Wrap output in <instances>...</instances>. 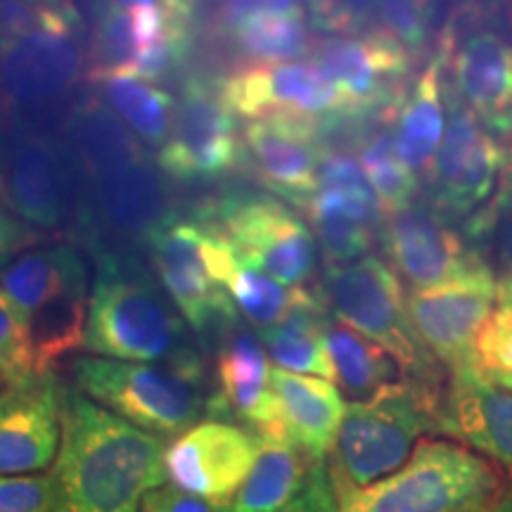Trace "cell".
I'll use <instances>...</instances> for the list:
<instances>
[{"instance_id": "cell-20", "label": "cell", "mask_w": 512, "mask_h": 512, "mask_svg": "<svg viewBox=\"0 0 512 512\" xmlns=\"http://www.w3.org/2000/svg\"><path fill=\"white\" fill-rule=\"evenodd\" d=\"M81 72L76 29H41L0 41V93L8 105H48L67 93Z\"/></svg>"}, {"instance_id": "cell-18", "label": "cell", "mask_w": 512, "mask_h": 512, "mask_svg": "<svg viewBox=\"0 0 512 512\" xmlns=\"http://www.w3.org/2000/svg\"><path fill=\"white\" fill-rule=\"evenodd\" d=\"M325 124L297 114H273L252 121L242 133L245 162L256 178L297 207H304L316 192L318 164L325 147H320Z\"/></svg>"}, {"instance_id": "cell-38", "label": "cell", "mask_w": 512, "mask_h": 512, "mask_svg": "<svg viewBox=\"0 0 512 512\" xmlns=\"http://www.w3.org/2000/svg\"><path fill=\"white\" fill-rule=\"evenodd\" d=\"M496 311L482 325L472 347V368L484 380L512 392V297H496Z\"/></svg>"}, {"instance_id": "cell-14", "label": "cell", "mask_w": 512, "mask_h": 512, "mask_svg": "<svg viewBox=\"0 0 512 512\" xmlns=\"http://www.w3.org/2000/svg\"><path fill=\"white\" fill-rule=\"evenodd\" d=\"M494 302L496 275L484 259L446 283L406 292L415 335L448 373L472 366V347Z\"/></svg>"}, {"instance_id": "cell-48", "label": "cell", "mask_w": 512, "mask_h": 512, "mask_svg": "<svg viewBox=\"0 0 512 512\" xmlns=\"http://www.w3.org/2000/svg\"><path fill=\"white\" fill-rule=\"evenodd\" d=\"M0 192H3V176H0Z\"/></svg>"}, {"instance_id": "cell-23", "label": "cell", "mask_w": 512, "mask_h": 512, "mask_svg": "<svg viewBox=\"0 0 512 512\" xmlns=\"http://www.w3.org/2000/svg\"><path fill=\"white\" fill-rule=\"evenodd\" d=\"M441 434L465 441L512 479V392L467 366L448 373Z\"/></svg>"}, {"instance_id": "cell-2", "label": "cell", "mask_w": 512, "mask_h": 512, "mask_svg": "<svg viewBox=\"0 0 512 512\" xmlns=\"http://www.w3.org/2000/svg\"><path fill=\"white\" fill-rule=\"evenodd\" d=\"M83 344L114 361L162 363L204 375V358L174 306L143 273L110 254L100 256Z\"/></svg>"}, {"instance_id": "cell-12", "label": "cell", "mask_w": 512, "mask_h": 512, "mask_svg": "<svg viewBox=\"0 0 512 512\" xmlns=\"http://www.w3.org/2000/svg\"><path fill=\"white\" fill-rule=\"evenodd\" d=\"M302 209L316 230L328 266H344L366 256L375 242V230L384 221L363 166L356 157L337 150H323L320 155L316 192Z\"/></svg>"}, {"instance_id": "cell-32", "label": "cell", "mask_w": 512, "mask_h": 512, "mask_svg": "<svg viewBox=\"0 0 512 512\" xmlns=\"http://www.w3.org/2000/svg\"><path fill=\"white\" fill-rule=\"evenodd\" d=\"M328 354L335 368V380L354 401H368L384 389L406 380L399 363L373 339L347 328L342 323H330Z\"/></svg>"}, {"instance_id": "cell-8", "label": "cell", "mask_w": 512, "mask_h": 512, "mask_svg": "<svg viewBox=\"0 0 512 512\" xmlns=\"http://www.w3.org/2000/svg\"><path fill=\"white\" fill-rule=\"evenodd\" d=\"M313 64L335 88L344 121H389L411 86L415 57L389 31L370 29L316 43Z\"/></svg>"}, {"instance_id": "cell-40", "label": "cell", "mask_w": 512, "mask_h": 512, "mask_svg": "<svg viewBox=\"0 0 512 512\" xmlns=\"http://www.w3.org/2000/svg\"><path fill=\"white\" fill-rule=\"evenodd\" d=\"M311 27L330 36H358L373 27L377 0H306Z\"/></svg>"}, {"instance_id": "cell-21", "label": "cell", "mask_w": 512, "mask_h": 512, "mask_svg": "<svg viewBox=\"0 0 512 512\" xmlns=\"http://www.w3.org/2000/svg\"><path fill=\"white\" fill-rule=\"evenodd\" d=\"M60 396L53 377L12 384L0 394V475L41 472L60 446Z\"/></svg>"}, {"instance_id": "cell-49", "label": "cell", "mask_w": 512, "mask_h": 512, "mask_svg": "<svg viewBox=\"0 0 512 512\" xmlns=\"http://www.w3.org/2000/svg\"><path fill=\"white\" fill-rule=\"evenodd\" d=\"M508 147H510V152H512V140H510V143H508Z\"/></svg>"}, {"instance_id": "cell-36", "label": "cell", "mask_w": 512, "mask_h": 512, "mask_svg": "<svg viewBox=\"0 0 512 512\" xmlns=\"http://www.w3.org/2000/svg\"><path fill=\"white\" fill-rule=\"evenodd\" d=\"M358 164L366 171L368 183L380 200L384 216L396 214V211L415 202L418 178L396 155L389 133H375V136L363 140L361 150H358Z\"/></svg>"}, {"instance_id": "cell-1", "label": "cell", "mask_w": 512, "mask_h": 512, "mask_svg": "<svg viewBox=\"0 0 512 512\" xmlns=\"http://www.w3.org/2000/svg\"><path fill=\"white\" fill-rule=\"evenodd\" d=\"M164 453L162 437L62 389L53 512H138L147 491L164 484Z\"/></svg>"}, {"instance_id": "cell-34", "label": "cell", "mask_w": 512, "mask_h": 512, "mask_svg": "<svg viewBox=\"0 0 512 512\" xmlns=\"http://www.w3.org/2000/svg\"><path fill=\"white\" fill-rule=\"evenodd\" d=\"M465 233L496 275V297H512V152L494 197L465 221Z\"/></svg>"}, {"instance_id": "cell-30", "label": "cell", "mask_w": 512, "mask_h": 512, "mask_svg": "<svg viewBox=\"0 0 512 512\" xmlns=\"http://www.w3.org/2000/svg\"><path fill=\"white\" fill-rule=\"evenodd\" d=\"M72 143L91 181L147 162L145 147L128 131L124 121L100 100L86 102L74 112Z\"/></svg>"}, {"instance_id": "cell-47", "label": "cell", "mask_w": 512, "mask_h": 512, "mask_svg": "<svg viewBox=\"0 0 512 512\" xmlns=\"http://www.w3.org/2000/svg\"><path fill=\"white\" fill-rule=\"evenodd\" d=\"M162 0H110V5L121 10H136V8H155Z\"/></svg>"}, {"instance_id": "cell-10", "label": "cell", "mask_w": 512, "mask_h": 512, "mask_svg": "<svg viewBox=\"0 0 512 512\" xmlns=\"http://www.w3.org/2000/svg\"><path fill=\"white\" fill-rule=\"evenodd\" d=\"M446 131L427 169L430 204L446 219H470L494 197L510 150L446 91Z\"/></svg>"}, {"instance_id": "cell-37", "label": "cell", "mask_w": 512, "mask_h": 512, "mask_svg": "<svg viewBox=\"0 0 512 512\" xmlns=\"http://www.w3.org/2000/svg\"><path fill=\"white\" fill-rule=\"evenodd\" d=\"M226 290L233 304H238V309L245 313L249 323L259 330H268L275 323H280L294 304V297H297V287L275 283L273 278L254 271L242 261L230 273Z\"/></svg>"}, {"instance_id": "cell-3", "label": "cell", "mask_w": 512, "mask_h": 512, "mask_svg": "<svg viewBox=\"0 0 512 512\" xmlns=\"http://www.w3.org/2000/svg\"><path fill=\"white\" fill-rule=\"evenodd\" d=\"M446 387L401 380L373 399L349 403L328 465L337 501L394 475L422 434H441Z\"/></svg>"}, {"instance_id": "cell-4", "label": "cell", "mask_w": 512, "mask_h": 512, "mask_svg": "<svg viewBox=\"0 0 512 512\" xmlns=\"http://www.w3.org/2000/svg\"><path fill=\"white\" fill-rule=\"evenodd\" d=\"M337 512H512V486L465 446L422 439L406 465L337 501Z\"/></svg>"}, {"instance_id": "cell-28", "label": "cell", "mask_w": 512, "mask_h": 512, "mask_svg": "<svg viewBox=\"0 0 512 512\" xmlns=\"http://www.w3.org/2000/svg\"><path fill=\"white\" fill-rule=\"evenodd\" d=\"M81 275H86V266L74 247H38L0 264V292L15 306L24 323L31 313Z\"/></svg>"}, {"instance_id": "cell-6", "label": "cell", "mask_w": 512, "mask_h": 512, "mask_svg": "<svg viewBox=\"0 0 512 512\" xmlns=\"http://www.w3.org/2000/svg\"><path fill=\"white\" fill-rule=\"evenodd\" d=\"M320 297L330 316L361 332L399 363L406 380L446 384L444 366L422 347L408 316L401 278L375 254L344 266H328Z\"/></svg>"}, {"instance_id": "cell-5", "label": "cell", "mask_w": 512, "mask_h": 512, "mask_svg": "<svg viewBox=\"0 0 512 512\" xmlns=\"http://www.w3.org/2000/svg\"><path fill=\"white\" fill-rule=\"evenodd\" d=\"M147 242L159 283L181 318L204 344L209 339L221 344L238 325L226 283L240 256L226 235L207 219H166Z\"/></svg>"}, {"instance_id": "cell-41", "label": "cell", "mask_w": 512, "mask_h": 512, "mask_svg": "<svg viewBox=\"0 0 512 512\" xmlns=\"http://www.w3.org/2000/svg\"><path fill=\"white\" fill-rule=\"evenodd\" d=\"M0 377L10 382V387L38 380L31 363L27 330L3 292H0Z\"/></svg>"}, {"instance_id": "cell-15", "label": "cell", "mask_w": 512, "mask_h": 512, "mask_svg": "<svg viewBox=\"0 0 512 512\" xmlns=\"http://www.w3.org/2000/svg\"><path fill=\"white\" fill-rule=\"evenodd\" d=\"M261 439L238 425L207 420L190 427L164 453L176 489L226 510L259 456Z\"/></svg>"}, {"instance_id": "cell-39", "label": "cell", "mask_w": 512, "mask_h": 512, "mask_svg": "<svg viewBox=\"0 0 512 512\" xmlns=\"http://www.w3.org/2000/svg\"><path fill=\"white\" fill-rule=\"evenodd\" d=\"M384 31H389L413 57L430 41L434 0H377Z\"/></svg>"}, {"instance_id": "cell-27", "label": "cell", "mask_w": 512, "mask_h": 512, "mask_svg": "<svg viewBox=\"0 0 512 512\" xmlns=\"http://www.w3.org/2000/svg\"><path fill=\"white\" fill-rule=\"evenodd\" d=\"M330 311L318 290L297 287V297L290 311L273 328L261 330L268 356L275 361V368L287 373H311L320 380H335L328 354V328Z\"/></svg>"}, {"instance_id": "cell-42", "label": "cell", "mask_w": 512, "mask_h": 512, "mask_svg": "<svg viewBox=\"0 0 512 512\" xmlns=\"http://www.w3.org/2000/svg\"><path fill=\"white\" fill-rule=\"evenodd\" d=\"M0 512H53V479L0 477Z\"/></svg>"}, {"instance_id": "cell-33", "label": "cell", "mask_w": 512, "mask_h": 512, "mask_svg": "<svg viewBox=\"0 0 512 512\" xmlns=\"http://www.w3.org/2000/svg\"><path fill=\"white\" fill-rule=\"evenodd\" d=\"M102 83V98L107 107L133 131L143 143L162 147L171 136L176 121L174 95L162 91L150 81L133 79V76H107Z\"/></svg>"}, {"instance_id": "cell-19", "label": "cell", "mask_w": 512, "mask_h": 512, "mask_svg": "<svg viewBox=\"0 0 512 512\" xmlns=\"http://www.w3.org/2000/svg\"><path fill=\"white\" fill-rule=\"evenodd\" d=\"M268 377L271 366L261 339L235 325L219 344L216 392L209 396L207 411L214 418L245 422L259 439L287 441Z\"/></svg>"}, {"instance_id": "cell-24", "label": "cell", "mask_w": 512, "mask_h": 512, "mask_svg": "<svg viewBox=\"0 0 512 512\" xmlns=\"http://www.w3.org/2000/svg\"><path fill=\"white\" fill-rule=\"evenodd\" d=\"M268 384L278 403L285 439L302 448L311 460L330 456L347 413V403L335 384L320 377L287 373L283 368H271Z\"/></svg>"}, {"instance_id": "cell-35", "label": "cell", "mask_w": 512, "mask_h": 512, "mask_svg": "<svg viewBox=\"0 0 512 512\" xmlns=\"http://www.w3.org/2000/svg\"><path fill=\"white\" fill-rule=\"evenodd\" d=\"M230 41L235 53L252 64L299 62L313 48L304 8L247 22Z\"/></svg>"}, {"instance_id": "cell-22", "label": "cell", "mask_w": 512, "mask_h": 512, "mask_svg": "<svg viewBox=\"0 0 512 512\" xmlns=\"http://www.w3.org/2000/svg\"><path fill=\"white\" fill-rule=\"evenodd\" d=\"M3 190L31 226L57 230L72 214L74 178L67 152L46 136L17 140L8 157Z\"/></svg>"}, {"instance_id": "cell-44", "label": "cell", "mask_w": 512, "mask_h": 512, "mask_svg": "<svg viewBox=\"0 0 512 512\" xmlns=\"http://www.w3.org/2000/svg\"><path fill=\"white\" fill-rule=\"evenodd\" d=\"M273 512H337V496L325 463L313 465L299 494Z\"/></svg>"}, {"instance_id": "cell-25", "label": "cell", "mask_w": 512, "mask_h": 512, "mask_svg": "<svg viewBox=\"0 0 512 512\" xmlns=\"http://www.w3.org/2000/svg\"><path fill=\"white\" fill-rule=\"evenodd\" d=\"M389 124H394L392 143L396 155L411 171L427 174L446 131L444 57L439 50L406 88Z\"/></svg>"}, {"instance_id": "cell-11", "label": "cell", "mask_w": 512, "mask_h": 512, "mask_svg": "<svg viewBox=\"0 0 512 512\" xmlns=\"http://www.w3.org/2000/svg\"><path fill=\"white\" fill-rule=\"evenodd\" d=\"M437 50L446 91L470 110L491 133L512 140V38L479 19H456L441 31Z\"/></svg>"}, {"instance_id": "cell-31", "label": "cell", "mask_w": 512, "mask_h": 512, "mask_svg": "<svg viewBox=\"0 0 512 512\" xmlns=\"http://www.w3.org/2000/svg\"><path fill=\"white\" fill-rule=\"evenodd\" d=\"M316 463L323 460H311L290 441L261 439L259 456L235 494L230 512H273L283 508L299 494Z\"/></svg>"}, {"instance_id": "cell-45", "label": "cell", "mask_w": 512, "mask_h": 512, "mask_svg": "<svg viewBox=\"0 0 512 512\" xmlns=\"http://www.w3.org/2000/svg\"><path fill=\"white\" fill-rule=\"evenodd\" d=\"M140 512H223L202 498L185 494L176 486H157L140 501Z\"/></svg>"}, {"instance_id": "cell-16", "label": "cell", "mask_w": 512, "mask_h": 512, "mask_svg": "<svg viewBox=\"0 0 512 512\" xmlns=\"http://www.w3.org/2000/svg\"><path fill=\"white\" fill-rule=\"evenodd\" d=\"M214 88L230 112L252 121L273 114H297L325 126L344 121L335 88L313 62L249 64L221 76Z\"/></svg>"}, {"instance_id": "cell-9", "label": "cell", "mask_w": 512, "mask_h": 512, "mask_svg": "<svg viewBox=\"0 0 512 512\" xmlns=\"http://www.w3.org/2000/svg\"><path fill=\"white\" fill-rule=\"evenodd\" d=\"M214 226L240 261L285 287H304L316 271V238L294 211L275 197L228 195L216 204Z\"/></svg>"}, {"instance_id": "cell-26", "label": "cell", "mask_w": 512, "mask_h": 512, "mask_svg": "<svg viewBox=\"0 0 512 512\" xmlns=\"http://www.w3.org/2000/svg\"><path fill=\"white\" fill-rule=\"evenodd\" d=\"M166 204V190L150 162L91 181L93 216L121 238H150L169 219Z\"/></svg>"}, {"instance_id": "cell-7", "label": "cell", "mask_w": 512, "mask_h": 512, "mask_svg": "<svg viewBox=\"0 0 512 512\" xmlns=\"http://www.w3.org/2000/svg\"><path fill=\"white\" fill-rule=\"evenodd\" d=\"M74 380L98 406L152 434L188 432L209 401L204 375L155 363L83 356L74 361Z\"/></svg>"}, {"instance_id": "cell-29", "label": "cell", "mask_w": 512, "mask_h": 512, "mask_svg": "<svg viewBox=\"0 0 512 512\" xmlns=\"http://www.w3.org/2000/svg\"><path fill=\"white\" fill-rule=\"evenodd\" d=\"M86 292L88 278L81 275L24 320L36 377H50L55 363L83 344L88 316Z\"/></svg>"}, {"instance_id": "cell-13", "label": "cell", "mask_w": 512, "mask_h": 512, "mask_svg": "<svg viewBox=\"0 0 512 512\" xmlns=\"http://www.w3.org/2000/svg\"><path fill=\"white\" fill-rule=\"evenodd\" d=\"M157 162L162 174L178 183L216 181L245 162V138L235 114L200 76L185 81L174 128Z\"/></svg>"}, {"instance_id": "cell-17", "label": "cell", "mask_w": 512, "mask_h": 512, "mask_svg": "<svg viewBox=\"0 0 512 512\" xmlns=\"http://www.w3.org/2000/svg\"><path fill=\"white\" fill-rule=\"evenodd\" d=\"M384 254L408 290H427L456 278L484 256L470 247L451 221L432 204L413 202L384 216L380 226Z\"/></svg>"}, {"instance_id": "cell-43", "label": "cell", "mask_w": 512, "mask_h": 512, "mask_svg": "<svg viewBox=\"0 0 512 512\" xmlns=\"http://www.w3.org/2000/svg\"><path fill=\"white\" fill-rule=\"evenodd\" d=\"M302 0H223L216 12V31L230 38L240 27L254 19L285 15V12L302 10Z\"/></svg>"}, {"instance_id": "cell-46", "label": "cell", "mask_w": 512, "mask_h": 512, "mask_svg": "<svg viewBox=\"0 0 512 512\" xmlns=\"http://www.w3.org/2000/svg\"><path fill=\"white\" fill-rule=\"evenodd\" d=\"M31 235L15 219H10L0 207V261H5L15 249H22Z\"/></svg>"}]
</instances>
